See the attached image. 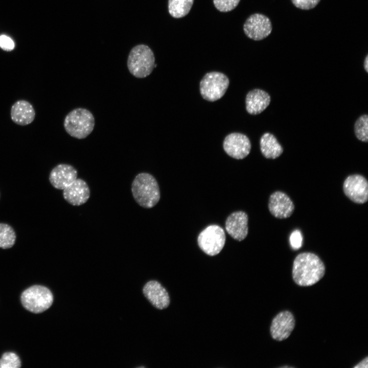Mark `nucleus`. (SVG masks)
<instances>
[{
	"label": "nucleus",
	"instance_id": "1",
	"mask_svg": "<svg viewBox=\"0 0 368 368\" xmlns=\"http://www.w3.org/2000/svg\"><path fill=\"white\" fill-rule=\"evenodd\" d=\"M325 266L318 256L305 252L294 259L292 267V278L301 286H309L318 282L324 275Z\"/></svg>",
	"mask_w": 368,
	"mask_h": 368
},
{
	"label": "nucleus",
	"instance_id": "2",
	"mask_svg": "<svg viewBox=\"0 0 368 368\" xmlns=\"http://www.w3.org/2000/svg\"><path fill=\"white\" fill-rule=\"evenodd\" d=\"M131 191L135 201L144 208H153L160 199L158 183L153 176L148 173H141L135 177Z\"/></svg>",
	"mask_w": 368,
	"mask_h": 368
},
{
	"label": "nucleus",
	"instance_id": "3",
	"mask_svg": "<svg viewBox=\"0 0 368 368\" xmlns=\"http://www.w3.org/2000/svg\"><path fill=\"white\" fill-rule=\"evenodd\" d=\"M95 124L92 113L83 108H77L71 111L63 123L65 131L78 139H83L88 136L93 131Z\"/></svg>",
	"mask_w": 368,
	"mask_h": 368
},
{
	"label": "nucleus",
	"instance_id": "4",
	"mask_svg": "<svg viewBox=\"0 0 368 368\" xmlns=\"http://www.w3.org/2000/svg\"><path fill=\"white\" fill-rule=\"evenodd\" d=\"M127 67L133 76L144 78L152 72L155 65V57L152 50L147 45L141 44L130 50L127 61Z\"/></svg>",
	"mask_w": 368,
	"mask_h": 368
},
{
	"label": "nucleus",
	"instance_id": "5",
	"mask_svg": "<svg viewBox=\"0 0 368 368\" xmlns=\"http://www.w3.org/2000/svg\"><path fill=\"white\" fill-rule=\"evenodd\" d=\"M21 302L27 310L34 313H40L51 306L53 302V295L47 287L34 285L22 292Z\"/></svg>",
	"mask_w": 368,
	"mask_h": 368
},
{
	"label": "nucleus",
	"instance_id": "6",
	"mask_svg": "<svg viewBox=\"0 0 368 368\" xmlns=\"http://www.w3.org/2000/svg\"><path fill=\"white\" fill-rule=\"evenodd\" d=\"M229 83V79L225 74L218 72L208 73L200 82V94L205 100L217 101L225 94Z\"/></svg>",
	"mask_w": 368,
	"mask_h": 368
},
{
	"label": "nucleus",
	"instance_id": "7",
	"mask_svg": "<svg viewBox=\"0 0 368 368\" xmlns=\"http://www.w3.org/2000/svg\"><path fill=\"white\" fill-rule=\"evenodd\" d=\"M223 229L218 225H211L198 235L197 243L200 248L206 254L213 256L218 254L225 243Z\"/></svg>",
	"mask_w": 368,
	"mask_h": 368
},
{
	"label": "nucleus",
	"instance_id": "8",
	"mask_svg": "<svg viewBox=\"0 0 368 368\" xmlns=\"http://www.w3.org/2000/svg\"><path fill=\"white\" fill-rule=\"evenodd\" d=\"M272 30L270 19L261 13H255L246 20L243 30L249 38L258 41L264 39L269 36Z\"/></svg>",
	"mask_w": 368,
	"mask_h": 368
},
{
	"label": "nucleus",
	"instance_id": "9",
	"mask_svg": "<svg viewBox=\"0 0 368 368\" xmlns=\"http://www.w3.org/2000/svg\"><path fill=\"white\" fill-rule=\"evenodd\" d=\"M345 195L353 202L363 204L368 200V182L360 174H353L348 176L343 184Z\"/></svg>",
	"mask_w": 368,
	"mask_h": 368
},
{
	"label": "nucleus",
	"instance_id": "10",
	"mask_svg": "<svg viewBox=\"0 0 368 368\" xmlns=\"http://www.w3.org/2000/svg\"><path fill=\"white\" fill-rule=\"evenodd\" d=\"M225 152L231 157L241 159L250 153L251 144L248 137L241 133L234 132L227 135L223 143Z\"/></svg>",
	"mask_w": 368,
	"mask_h": 368
},
{
	"label": "nucleus",
	"instance_id": "11",
	"mask_svg": "<svg viewBox=\"0 0 368 368\" xmlns=\"http://www.w3.org/2000/svg\"><path fill=\"white\" fill-rule=\"evenodd\" d=\"M295 319L289 311L278 313L272 319L270 326V334L274 340L282 341L287 339L294 328Z\"/></svg>",
	"mask_w": 368,
	"mask_h": 368
},
{
	"label": "nucleus",
	"instance_id": "12",
	"mask_svg": "<svg viewBox=\"0 0 368 368\" xmlns=\"http://www.w3.org/2000/svg\"><path fill=\"white\" fill-rule=\"evenodd\" d=\"M268 209L274 217L285 219L289 218L293 214L294 205L286 193L281 191H275L269 197Z\"/></svg>",
	"mask_w": 368,
	"mask_h": 368
},
{
	"label": "nucleus",
	"instance_id": "13",
	"mask_svg": "<svg viewBox=\"0 0 368 368\" xmlns=\"http://www.w3.org/2000/svg\"><path fill=\"white\" fill-rule=\"evenodd\" d=\"M77 171L73 166L60 164L51 170L49 181L55 189L63 190L77 178Z\"/></svg>",
	"mask_w": 368,
	"mask_h": 368
},
{
	"label": "nucleus",
	"instance_id": "14",
	"mask_svg": "<svg viewBox=\"0 0 368 368\" xmlns=\"http://www.w3.org/2000/svg\"><path fill=\"white\" fill-rule=\"evenodd\" d=\"M63 196L70 204L79 206L85 203L89 199L90 190L84 180L77 178L63 189Z\"/></svg>",
	"mask_w": 368,
	"mask_h": 368
},
{
	"label": "nucleus",
	"instance_id": "15",
	"mask_svg": "<svg viewBox=\"0 0 368 368\" xmlns=\"http://www.w3.org/2000/svg\"><path fill=\"white\" fill-rule=\"evenodd\" d=\"M248 220L247 214L243 211L232 213L225 221V229L234 239L241 241L248 234Z\"/></svg>",
	"mask_w": 368,
	"mask_h": 368
},
{
	"label": "nucleus",
	"instance_id": "16",
	"mask_svg": "<svg viewBox=\"0 0 368 368\" xmlns=\"http://www.w3.org/2000/svg\"><path fill=\"white\" fill-rule=\"evenodd\" d=\"M143 291L145 297L155 308L164 309L169 305L168 293L159 282L149 281L144 286Z\"/></svg>",
	"mask_w": 368,
	"mask_h": 368
},
{
	"label": "nucleus",
	"instance_id": "17",
	"mask_svg": "<svg viewBox=\"0 0 368 368\" xmlns=\"http://www.w3.org/2000/svg\"><path fill=\"white\" fill-rule=\"evenodd\" d=\"M270 96L265 91L254 89L249 91L245 98L246 109L250 114H258L269 105Z\"/></svg>",
	"mask_w": 368,
	"mask_h": 368
},
{
	"label": "nucleus",
	"instance_id": "18",
	"mask_svg": "<svg viewBox=\"0 0 368 368\" xmlns=\"http://www.w3.org/2000/svg\"><path fill=\"white\" fill-rule=\"evenodd\" d=\"M11 120L16 124L25 126L34 120L35 112L32 104L27 101L20 100L15 102L11 108Z\"/></svg>",
	"mask_w": 368,
	"mask_h": 368
},
{
	"label": "nucleus",
	"instance_id": "19",
	"mask_svg": "<svg viewBox=\"0 0 368 368\" xmlns=\"http://www.w3.org/2000/svg\"><path fill=\"white\" fill-rule=\"evenodd\" d=\"M260 146L262 155L266 158H277L283 152V148L275 136L269 132L262 135L260 140Z\"/></svg>",
	"mask_w": 368,
	"mask_h": 368
},
{
	"label": "nucleus",
	"instance_id": "20",
	"mask_svg": "<svg viewBox=\"0 0 368 368\" xmlns=\"http://www.w3.org/2000/svg\"><path fill=\"white\" fill-rule=\"evenodd\" d=\"M194 0H168V11L174 18H179L190 12Z\"/></svg>",
	"mask_w": 368,
	"mask_h": 368
},
{
	"label": "nucleus",
	"instance_id": "21",
	"mask_svg": "<svg viewBox=\"0 0 368 368\" xmlns=\"http://www.w3.org/2000/svg\"><path fill=\"white\" fill-rule=\"evenodd\" d=\"M16 239V233L12 227L8 224L0 223V248H11L14 245Z\"/></svg>",
	"mask_w": 368,
	"mask_h": 368
},
{
	"label": "nucleus",
	"instance_id": "22",
	"mask_svg": "<svg viewBox=\"0 0 368 368\" xmlns=\"http://www.w3.org/2000/svg\"><path fill=\"white\" fill-rule=\"evenodd\" d=\"M354 132L356 137L363 142L368 141V116H361L354 124Z\"/></svg>",
	"mask_w": 368,
	"mask_h": 368
},
{
	"label": "nucleus",
	"instance_id": "23",
	"mask_svg": "<svg viewBox=\"0 0 368 368\" xmlns=\"http://www.w3.org/2000/svg\"><path fill=\"white\" fill-rule=\"evenodd\" d=\"M20 366V359L14 352H6L0 359V368H19Z\"/></svg>",
	"mask_w": 368,
	"mask_h": 368
},
{
	"label": "nucleus",
	"instance_id": "24",
	"mask_svg": "<svg viewBox=\"0 0 368 368\" xmlns=\"http://www.w3.org/2000/svg\"><path fill=\"white\" fill-rule=\"evenodd\" d=\"M240 0H213L215 8L219 11L227 12L234 9Z\"/></svg>",
	"mask_w": 368,
	"mask_h": 368
},
{
	"label": "nucleus",
	"instance_id": "25",
	"mask_svg": "<svg viewBox=\"0 0 368 368\" xmlns=\"http://www.w3.org/2000/svg\"><path fill=\"white\" fill-rule=\"evenodd\" d=\"M293 5L300 9L309 10L315 8L320 0H291Z\"/></svg>",
	"mask_w": 368,
	"mask_h": 368
},
{
	"label": "nucleus",
	"instance_id": "26",
	"mask_svg": "<svg viewBox=\"0 0 368 368\" xmlns=\"http://www.w3.org/2000/svg\"><path fill=\"white\" fill-rule=\"evenodd\" d=\"M289 240L291 247L293 249L297 250L302 247L303 237L301 232L298 229H296L292 232Z\"/></svg>",
	"mask_w": 368,
	"mask_h": 368
},
{
	"label": "nucleus",
	"instance_id": "27",
	"mask_svg": "<svg viewBox=\"0 0 368 368\" xmlns=\"http://www.w3.org/2000/svg\"><path fill=\"white\" fill-rule=\"evenodd\" d=\"M0 47L5 51H9L14 49V43L10 37L6 35H1L0 36Z\"/></svg>",
	"mask_w": 368,
	"mask_h": 368
},
{
	"label": "nucleus",
	"instance_id": "28",
	"mask_svg": "<svg viewBox=\"0 0 368 368\" xmlns=\"http://www.w3.org/2000/svg\"><path fill=\"white\" fill-rule=\"evenodd\" d=\"M368 367V358L366 357L364 359L360 361L354 368H367Z\"/></svg>",
	"mask_w": 368,
	"mask_h": 368
},
{
	"label": "nucleus",
	"instance_id": "29",
	"mask_svg": "<svg viewBox=\"0 0 368 368\" xmlns=\"http://www.w3.org/2000/svg\"><path fill=\"white\" fill-rule=\"evenodd\" d=\"M364 68L366 72L368 73V56H366V57L364 60Z\"/></svg>",
	"mask_w": 368,
	"mask_h": 368
}]
</instances>
